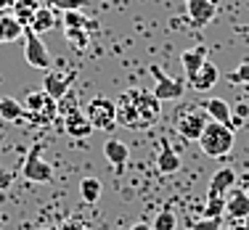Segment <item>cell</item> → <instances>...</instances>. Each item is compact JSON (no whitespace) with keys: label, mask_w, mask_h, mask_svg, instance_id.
<instances>
[{"label":"cell","mask_w":249,"mask_h":230,"mask_svg":"<svg viewBox=\"0 0 249 230\" xmlns=\"http://www.w3.org/2000/svg\"><path fill=\"white\" fill-rule=\"evenodd\" d=\"M77 72H48L45 74V85L43 90L48 93L53 101H61L69 90H72V82H74Z\"/></svg>","instance_id":"9c48e42d"},{"label":"cell","mask_w":249,"mask_h":230,"mask_svg":"<svg viewBox=\"0 0 249 230\" xmlns=\"http://www.w3.org/2000/svg\"><path fill=\"white\" fill-rule=\"evenodd\" d=\"M24 61L32 69H48L51 66V53L40 34H35L29 27H24Z\"/></svg>","instance_id":"ba28073f"},{"label":"cell","mask_w":249,"mask_h":230,"mask_svg":"<svg viewBox=\"0 0 249 230\" xmlns=\"http://www.w3.org/2000/svg\"><path fill=\"white\" fill-rule=\"evenodd\" d=\"M223 214H225V196H207L204 217H212V220H223Z\"/></svg>","instance_id":"603a6c76"},{"label":"cell","mask_w":249,"mask_h":230,"mask_svg":"<svg viewBox=\"0 0 249 230\" xmlns=\"http://www.w3.org/2000/svg\"><path fill=\"white\" fill-rule=\"evenodd\" d=\"M244 87H247V101H249V85H244Z\"/></svg>","instance_id":"836d02e7"},{"label":"cell","mask_w":249,"mask_h":230,"mask_svg":"<svg viewBox=\"0 0 249 230\" xmlns=\"http://www.w3.org/2000/svg\"><path fill=\"white\" fill-rule=\"evenodd\" d=\"M11 8H14V0H0V16L8 14Z\"/></svg>","instance_id":"1f68e13d"},{"label":"cell","mask_w":249,"mask_h":230,"mask_svg":"<svg viewBox=\"0 0 249 230\" xmlns=\"http://www.w3.org/2000/svg\"><path fill=\"white\" fill-rule=\"evenodd\" d=\"M48 8H53L58 14H67V11H80L82 8V0H48Z\"/></svg>","instance_id":"83f0119b"},{"label":"cell","mask_w":249,"mask_h":230,"mask_svg":"<svg viewBox=\"0 0 249 230\" xmlns=\"http://www.w3.org/2000/svg\"><path fill=\"white\" fill-rule=\"evenodd\" d=\"M217 80H220V72H217V66L210 61V58L204 61V66H201L199 72L188 74V85H191L196 93H210L212 87L217 85Z\"/></svg>","instance_id":"30bf717a"},{"label":"cell","mask_w":249,"mask_h":230,"mask_svg":"<svg viewBox=\"0 0 249 230\" xmlns=\"http://www.w3.org/2000/svg\"><path fill=\"white\" fill-rule=\"evenodd\" d=\"M64 34H67V43L72 45L74 50H85L88 43H90V37H88V29H64Z\"/></svg>","instance_id":"cb8c5ba5"},{"label":"cell","mask_w":249,"mask_h":230,"mask_svg":"<svg viewBox=\"0 0 249 230\" xmlns=\"http://www.w3.org/2000/svg\"><path fill=\"white\" fill-rule=\"evenodd\" d=\"M162 116V101L141 87H130L117 98V125L127 130H149Z\"/></svg>","instance_id":"6da1fadb"},{"label":"cell","mask_w":249,"mask_h":230,"mask_svg":"<svg viewBox=\"0 0 249 230\" xmlns=\"http://www.w3.org/2000/svg\"><path fill=\"white\" fill-rule=\"evenodd\" d=\"M228 82H233V85H249V61H241L239 66L231 72Z\"/></svg>","instance_id":"4316f807"},{"label":"cell","mask_w":249,"mask_h":230,"mask_svg":"<svg viewBox=\"0 0 249 230\" xmlns=\"http://www.w3.org/2000/svg\"><path fill=\"white\" fill-rule=\"evenodd\" d=\"M77 188H80V198H82L85 204H96L98 198H101V193H104L101 180H96V178H82Z\"/></svg>","instance_id":"44dd1931"},{"label":"cell","mask_w":249,"mask_h":230,"mask_svg":"<svg viewBox=\"0 0 249 230\" xmlns=\"http://www.w3.org/2000/svg\"><path fill=\"white\" fill-rule=\"evenodd\" d=\"M188 16H191L194 27H207L217 14V3L215 0H186Z\"/></svg>","instance_id":"8fae6325"},{"label":"cell","mask_w":249,"mask_h":230,"mask_svg":"<svg viewBox=\"0 0 249 230\" xmlns=\"http://www.w3.org/2000/svg\"><path fill=\"white\" fill-rule=\"evenodd\" d=\"M104 156L109 159L117 169H122L124 164H127V159H130V148L122 143V140L111 138V140H106V143H104Z\"/></svg>","instance_id":"9a60e30c"},{"label":"cell","mask_w":249,"mask_h":230,"mask_svg":"<svg viewBox=\"0 0 249 230\" xmlns=\"http://www.w3.org/2000/svg\"><path fill=\"white\" fill-rule=\"evenodd\" d=\"M207 125H210V116H207V111L201 106H183L175 114V130L186 140H196L199 143V138H201Z\"/></svg>","instance_id":"277c9868"},{"label":"cell","mask_w":249,"mask_h":230,"mask_svg":"<svg viewBox=\"0 0 249 230\" xmlns=\"http://www.w3.org/2000/svg\"><path fill=\"white\" fill-rule=\"evenodd\" d=\"M204 61H207V45H196V48H188V50L180 53V64H183V69H186V74L199 72V69L204 66Z\"/></svg>","instance_id":"2e32d148"},{"label":"cell","mask_w":249,"mask_h":230,"mask_svg":"<svg viewBox=\"0 0 249 230\" xmlns=\"http://www.w3.org/2000/svg\"><path fill=\"white\" fill-rule=\"evenodd\" d=\"M223 222L220 220H212V217H201V220L191 222V230H220Z\"/></svg>","instance_id":"f1b7e54d"},{"label":"cell","mask_w":249,"mask_h":230,"mask_svg":"<svg viewBox=\"0 0 249 230\" xmlns=\"http://www.w3.org/2000/svg\"><path fill=\"white\" fill-rule=\"evenodd\" d=\"M236 185V172L231 167H223L215 172V178L210 180V188H207V196H225L231 188Z\"/></svg>","instance_id":"5bb4252c"},{"label":"cell","mask_w":249,"mask_h":230,"mask_svg":"<svg viewBox=\"0 0 249 230\" xmlns=\"http://www.w3.org/2000/svg\"><path fill=\"white\" fill-rule=\"evenodd\" d=\"M201 109L207 111L210 122H217V125H228V127H231V116H233V109H231L228 101H223V98H210V101L201 103Z\"/></svg>","instance_id":"4fadbf2b"},{"label":"cell","mask_w":249,"mask_h":230,"mask_svg":"<svg viewBox=\"0 0 249 230\" xmlns=\"http://www.w3.org/2000/svg\"><path fill=\"white\" fill-rule=\"evenodd\" d=\"M56 24H58V21H56V11L48 8V5H40L37 14H35V19H32V24H29V29H32L35 34H45V32H51Z\"/></svg>","instance_id":"e0dca14e"},{"label":"cell","mask_w":249,"mask_h":230,"mask_svg":"<svg viewBox=\"0 0 249 230\" xmlns=\"http://www.w3.org/2000/svg\"><path fill=\"white\" fill-rule=\"evenodd\" d=\"M85 116L93 125V130H114L117 127V101L106 96L90 98L85 106Z\"/></svg>","instance_id":"5b68a950"},{"label":"cell","mask_w":249,"mask_h":230,"mask_svg":"<svg viewBox=\"0 0 249 230\" xmlns=\"http://www.w3.org/2000/svg\"><path fill=\"white\" fill-rule=\"evenodd\" d=\"M37 8H40V0H14V8L11 11H14V16L19 19L21 27H29L35 14H37Z\"/></svg>","instance_id":"ffe728a7"},{"label":"cell","mask_w":249,"mask_h":230,"mask_svg":"<svg viewBox=\"0 0 249 230\" xmlns=\"http://www.w3.org/2000/svg\"><path fill=\"white\" fill-rule=\"evenodd\" d=\"M233 143H236L233 130H231L228 125H217V122H210V125L204 127V132H201V138H199L201 151H204L207 156H212V159L228 156L231 148H233Z\"/></svg>","instance_id":"3957f363"},{"label":"cell","mask_w":249,"mask_h":230,"mask_svg":"<svg viewBox=\"0 0 249 230\" xmlns=\"http://www.w3.org/2000/svg\"><path fill=\"white\" fill-rule=\"evenodd\" d=\"M0 116H3L5 122H19L24 119V106H21L16 98H0Z\"/></svg>","instance_id":"7402d4cb"},{"label":"cell","mask_w":249,"mask_h":230,"mask_svg":"<svg viewBox=\"0 0 249 230\" xmlns=\"http://www.w3.org/2000/svg\"><path fill=\"white\" fill-rule=\"evenodd\" d=\"M225 214H231L233 220L249 217V193L241 191V188H231L225 193Z\"/></svg>","instance_id":"7c38bea8"},{"label":"cell","mask_w":249,"mask_h":230,"mask_svg":"<svg viewBox=\"0 0 249 230\" xmlns=\"http://www.w3.org/2000/svg\"><path fill=\"white\" fill-rule=\"evenodd\" d=\"M58 230H88V228L82 225V222H77V220H69V222H64Z\"/></svg>","instance_id":"4dcf8cb0"},{"label":"cell","mask_w":249,"mask_h":230,"mask_svg":"<svg viewBox=\"0 0 249 230\" xmlns=\"http://www.w3.org/2000/svg\"><path fill=\"white\" fill-rule=\"evenodd\" d=\"M61 24H64V29H88L90 21L80 11H67V14H61Z\"/></svg>","instance_id":"484cf974"},{"label":"cell","mask_w":249,"mask_h":230,"mask_svg":"<svg viewBox=\"0 0 249 230\" xmlns=\"http://www.w3.org/2000/svg\"><path fill=\"white\" fill-rule=\"evenodd\" d=\"M178 228V217H175V212L170 209H162L157 214V220H154V225H151V230H175Z\"/></svg>","instance_id":"d4e9b609"},{"label":"cell","mask_w":249,"mask_h":230,"mask_svg":"<svg viewBox=\"0 0 249 230\" xmlns=\"http://www.w3.org/2000/svg\"><path fill=\"white\" fill-rule=\"evenodd\" d=\"M149 72L154 77V96H157V101H178V98H183V93H186V82L178 80L173 74H164L162 69L157 66V64H151Z\"/></svg>","instance_id":"8992f818"},{"label":"cell","mask_w":249,"mask_h":230,"mask_svg":"<svg viewBox=\"0 0 249 230\" xmlns=\"http://www.w3.org/2000/svg\"><path fill=\"white\" fill-rule=\"evenodd\" d=\"M40 230H53V228H40Z\"/></svg>","instance_id":"e575fe53"},{"label":"cell","mask_w":249,"mask_h":230,"mask_svg":"<svg viewBox=\"0 0 249 230\" xmlns=\"http://www.w3.org/2000/svg\"><path fill=\"white\" fill-rule=\"evenodd\" d=\"M21 106H24V119H29L32 125L48 127L53 122H58V101H53L45 90L27 93Z\"/></svg>","instance_id":"7a4b0ae2"},{"label":"cell","mask_w":249,"mask_h":230,"mask_svg":"<svg viewBox=\"0 0 249 230\" xmlns=\"http://www.w3.org/2000/svg\"><path fill=\"white\" fill-rule=\"evenodd\" d=\"M11 182H14V172H8V169H0V191H8Z\"/></svg>","instance_id":"f546056e"},{"label":"cell","mask_w":249,"mask_h":230,"mask_svg":"<svg viewBox=\"0 0 249 230\" xmlns=\"http://www.w3.org/2000/svg\"><path fill=\"white\" fill-rule=\"evenodd\" d=\"M157 169L162 175H175L178 169H180V156H178V151L170 148V146H162L157 153Z\"/></svg>","instance_id":"ac0fdd59"},{"label":"cell","mask_w":249,"mask_h":230,"mask_svg":"<svg viewBox=\"0 0 249 230\" xmlns=\"http://www.w3.org/2000/svg\"><path fill=\"white\" fill-rule=\"evenodd\" d=\"M0 37H3V43H16L19 37H24V27L19 24L14 14L0 16Z\"/></svg>","instance_id":"d6986e66"},{"label":"cell","mask_w":249,"mask_h":230,"mask_svg":"<svg viewBox=\"0 0 249 230\" xmlns=\"http://www.w3.org/2000/svg\"><path fill=\"white\" fill-rule=\"evenodd\" d=\"M130 230H151V228H149V225H143V222H138V225H133Z\"/></svg>","instance_id":"d6a6232c"},{"label":"cell","mask_w":249,"mask_h":230,"mask_svg":"<svg viewBox=\"0 0 249 230\" xmlns=\"http://www.w3.org/2000/svg\"><path fill=\"white\" fill-rule=\"evenodd\" d=\"M21 175L29 182H51L53 180V167L43 159V146L40 143L29 148L24 164H21Z\"/></svg>","instance_id":"52a82bcc"},{"label":"cell","mask_w":249,"mask_h":230,"mask_svg":"<svg viewBox=\"0 0 249 230\" xmlns=\"http://www.w3.org/2000/svg\"><path fill=\"white\" fill-rule=\"evenodd\" d=\"M0 43H3V37H0Z\"/></svg>","instance_id":"d590c367"}]
</instances>
